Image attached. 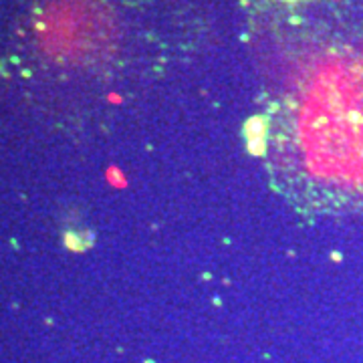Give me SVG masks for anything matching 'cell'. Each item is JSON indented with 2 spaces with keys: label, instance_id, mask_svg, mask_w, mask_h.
<instances>
[{
  "label": "cell",
  "instance_id": "obj_1",
  "mask_svg": "<svg viewBox=\"0 0 363 363\" xmlns=\"http://www.w3.org/2000/svg\"><path fill=\"white\" fill-rule=\"evenodd\" d=\"M259 156L303 214L363 212V0H247Z\"/></svg>",
  "mask_w": 363,
  "mask_h": 363
}]
</instances>
